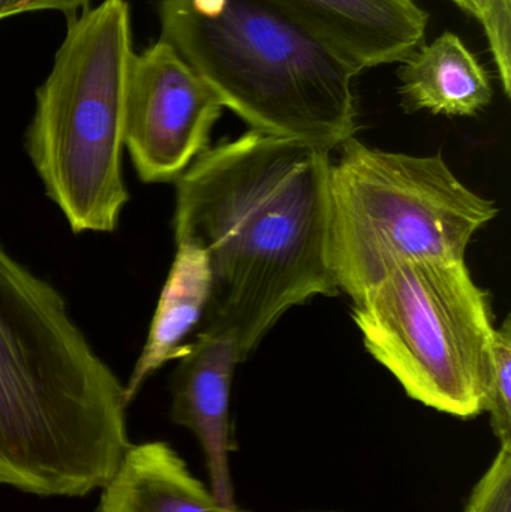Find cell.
Instances as JSON below:
<instances>
[{"mask_svg": "<svg viewBox=\"0 0 511 512\" xmlns=\"http://www.w3.org/2000/svg\"><path fill=\"white\" fill-rule=\"evenodd\" d=\"M330 150L249 129L204 150L176 180V245L203 249L212 294L201 331L246 361L276 322L339 294L330 267Z\"/></svg>", "mask_w": 511, "mask_h": 512, "instance_id": "obj_1", "label": "cell"}, {"mask_svg": "<svg viewBox=\"0 0 511 512\" xmlns=\"http://www.w3.org/2000/svg\"><path fill=\"white\" fill-rule=\"evenodd\" d=\"M126 406L62 294L0 243V484L39 496L102 489L131 447Z\"/></svg>", "mask_w": 511, "mask_h": 512, "instance_id": "obj_2", "label": "cell"}, {"mask_svg": "<svg viewBox=\"0 0 511 512\" xmlns=\"http://www.w3.org/2000/svg\"><path fill=\"white\" fill-rule=\"evenodd\" d=\"M161 39L249 128L323 149L356 137V66L266 0H161Z\"/></svg>", "mask_w": 511, "mask_h": 512, "instance_id": "obj_3", "label": "cell"}, {"mask_svg": "<svg viewBox=\"0 0 511 512\" xmlns=\"http://www.w3.org/2000/svg\"><path fill=\"white\" fill-rule=\"evenodd\" d=\"M132 50L126 0H104L68 32L36 90L26 152L75 234L113 233L129 201L123 180L126 75Z\"/></svg>", "mask_w": 511, "mask_h": 512, "instance_id": "obj_4", "label": "cell"}, {"mask_svg": "<svg viewBox=\"0 0 511 512\" xmlns=\"http://www.w3.org/2000/svg\"><path fill=\"white\" fill-rule=\"evenodd\" d=\"M330 177V267L356 301L410 262L461 261L497 204L455 176L443 155L384 152L351 137Z\"/></svg>", "mask_w": 511, "mask_h": 512, "instance_id": "obj_5", "label": "cell"}, {"mask_svg": "<svg viewBox=\"0 0 511 512\" xmlns=\"http://www.w3.org/2000/svg\"><path fill=\"white\" fill-rule=\"evenodd\" d=\"M351 316L408 397L461 420L485 412L494 312L465 259L401 265L353 301Z\"/></svg>", "mask_w": 511, "mask_h": 512, "instance_id": "obj_6", "label": "cell"}, {"mask_svg": "<svg viewBox=\"0 0 511 512\" xmlns=\"http://www.w3.org/2000/svg\"><path fill=\"white\" fill-rule=\"evenodd\" d=\"M222 108L212 87L164 39L132 54L123 141L141 182H176L209 149Z\"/></svg>", "mask_w": 511, "mask_h": 512, "instance_id": "obj_7", "label": "cell"}, {"mask_svg": "<svg viewBox=\"0 0 511 512\" xmlns=\"http://www.w3.org/2000/svg\"><path fill=\"white\" fill-rule=\"evenodd\" d=\"M239 348L225 334L198 330L171 376V420L194 433L203 448L210 490L225 507L234 502L230 474V396Z\"/></svg>", "mask_w": 511, "mask_h": 512, "instance_id": "obj_8", "label": "cell"}, {"mask_svg": "<svg viewBox=\"0 0 511 512\" xmlns=\"http://www.w3.org/2000/svg\"><path fill=\"white\" fill-rule=\"evenodd\" d=\"M359 71L404 62L425 44L414 0H266Z\"/></svg>", "mask_w": 511, "mask_h": 512, "instance_id": "obj_9", "label": "cell"}, {"mask_svg": "<svg viewBox=\"0 0 511 512\" xmlns=\"http://www.w3.org/2000/svg\"><path fill=\"white\" fill-rule=\"evenodd\" d=\"M102 489L99 512H245L218 502L165 442L131 445Z\"/></svg>", "mask_w": 511, "mask_h": 512, "instance_id": "obj_10", "label": "cell"}, {"mask_svg": "<svg viewBox=\"0 0 511 512\" xmlns=\"http://www.w3.org/2000/svg\"><path fill=\"white\" fill-rule=\"evenodd\" d=\"M402 63L399 95L405 110L473 117L494 99L488 72L455 33L423 44Z\"/></svg>", "mask_w": 511, "mask_h": 512, "instance_id": "obj_11", "label": "cell"}, {"mask_svg": "<svg viewBox=\"0 0 511 512\" xmlns=\"http://www.w3.org/2000/svg\"><path fill=\"white\" fill-rule=\"evenodd\" d=\"M210 294L212 273L203 249L192 243H179L159 295L146 345L125 385L128 405L156 370L185 354V340L203 321Z\"/></svg>", "mask_w": 511, "mask_h": 512, "instance_id": "obj_12", "label": "cell"}, {"mask_svg": "<svg viewBox=\"0 0 511 512\" xmlns=\"http://www.w3.org/2000/svg\"><path fill=\"white\" fill-rule=\"evenodd\" d=\"M485 412L500 445H511V321L495 327L491 349V369L486 387Z\"/></svg>", "mask_w": 511, "mask_h": 512, "instance_id": "obj_13", "label": "cell"}, {"mask_svg": "<svg viewBox=\"0 0 511 512\" xmlns=\"http://www.w3.org/2000/svg\"><path fill=\"white\" fill-rule=\"evenodd\" d=\"M464 512H511V445H500Z\"/></svg>", "mask_w": 511, "mask_h": 512, "instance_id": "obj_14", "label": "cell"}, {"mask_svg": "<svg viewBox=\"0 0 511 512\" xmlns=\"http://www.w3.org/2000/svg\"><path fill=\"white\" fill-rule=\"evenodd\" d=\"M90 0H0V20L35 11H60L75 17L78 9L89 6Z\"/></svg>", "mask_w": 511, "mask_h": 512, "instance_id": "obj_15", "label": "cell"}, {"mask_svg": "<svg viewBox=\"0 0 511 512\" xmlns=\"http://www.w3.org/2000/svg\"><path fill=\"white\" fill-rule=\"evenodd\" d=\"M449 2L455 3L462 11L468 12L477 20L482 21L495 6L503 5L511 0H449Z\"/></svg>", "mask_w": 511, "mask_h": 512, "instance_id": "obj_16", "label": "cell"}, {"mask_svg": "<svg viewBox=\"0 0 511 512\" xmlns=\"http://www.w3.org/2000/svg\"><path fill=\"white\" fill-rule=\"evenodd\" d=\"M320 512H327V511H320Z\"/></svg>", "mask_w": 511, "mask_h": 512, "instance_id": "obj_17", "label": "cell"}]
</instances>
